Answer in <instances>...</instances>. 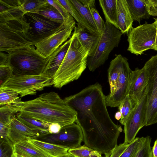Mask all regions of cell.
Listing matches in <instances>:
<instances>
[{
  "label": "cell",
  "instance_id": "6da1fadb",
  "mask_svg": "<svg viewBox=\"0 0 157 157\" xmlns=\"http://www.w3.org/2000/svg\"><path fill=\"white\" fill-rule=\"evenodd\" d=\"M105 96L101 86L96 83L64 99L76 112L77 118L75 123L81 128L83 135L99 134L104 131L121 128L110 118L107 109Z\"/></svg>",
  "mask_w": 157,
  "mask_h": 157
},
{
  "label": "cell",
  "instance_id": "7a4b0ae2",
  "mask_svg": "<svg viewBox=\"0 0 157 157\" xmlns=\"http://www.w3.org/2000/svg\"><path fill=\"white\" fill-rule=\"evenodd\" d=\"M20 113L33 119L61 127L75 123L76 112L54 92L45 93L33 100L22 101Z\"/></svg>",
  "mask_w": 157,
  "mask_h": 157
},
{
  "label": "cell",
  "instance_id": "3957f363",
  "mask_svg": "<svg viewBox=\"0 0 157 157\" xmlns=\"http://www.w3.org/2000/svg\"><path fill=\"white\" fill-rule=\"evenodd\" d=\"M70 44L63 61L52 80L53 86L61 88L78 79L87 67L88 53L83 48L74 31Z\"/></svg>",
  "mask_w": 157,
  "mask_h": 157
},
{
  "label": "cell",
  "instance_id": "277c9868",
  "mask_svg": "<svg viewBox=\"0 0 157 157\" xmlns=\"http://www.w3.org/2000/svg\"><path fill=\"white\" fill-rule=\"evenodd\" d=\"M31 27L25 16L0 22V51L10 54L34 44L29 31Z\"/></svg>",
  "mask_w": 157,
  "mask_h": 157
},
{
  "label": "cell",
  "instance_id": "5b68a950",
  "mask_svg": "<svg viewBox=\"0 0 157 157\" xmlns=\"http://www.w3.org/2000/svg\"><path fill=\"white\" fill-rule=\"evenodd\" d=\"M48 60L49 57H44L31 46L9 54L8 65L13 75H38L42 74Z\"/></svg>",
  "mask_w": 157,
  "mask_h": 157
},
{
  "label": "cell",
  "instance_id": "8992f818",
  "mask_svg": "<svg viewBox=\"0 0 157 157\" xmlns=\"http://www.w3.org/2000/svg\"><path fill=\"white\" fill-rule=\"evenodd\" d=\"M122 34L113 24L105 22L97 48L87 58V66L90 71H94L105 63L110 53L118 46Z\"/></svg>",
  "mask_w": 157,
  "mask_h": 157
},
{
  "label": "cell",
  "instance_id": "52a82bcc",
  "mask_svg": "<svg viewBox=\"0 0 157 157\" xmlns=\"http://www.w3.org/2000/svg\"><path fill=\"white\" fill-rule=\"evenodd\" d=\"M53 79L42 74L35 75H13L0 87L11 89L18 92L21 97L34 95L37 91L53 85Z\"/></svg>",
  "mask_w": 157,
  "mask_h": 157
},
{
  "label": "cell",
  "instance_id": "ba28073f",
  "mask_svg": "<svg viewBox=\"0 0 157 157\" xmlns=\"http://www.w3.org/2000/svg\"><path fill=\"white\" fill-rule=\"evenodd\" d=\"M156 32L155 21L151 24L146 21L142 25L132 27L127 33L129 44L127 50L137 56L152 49L155 41Z\"/></svg>",
  "mask_w": 157,
  "mask_h": 157
},
{
  "label": "cell",
  "instance_id": "9c48e42d",
  "mask_svg": "<svg viewBox=\"0 0 157 157\" xmlns=\"http://www.w3.org/2000/svg\"><path fill=\"white\" fill-rule=\"evenodd\" d=\"M33 139L69 149L81 146L83 137L80 127L74 123L62 127L57 133L41 134Z\"/></svg>",
  "mask_w": 157,
  "mask_h": 157
},
{
  "label": "cell",
  "instance_id": "30bf717a",
  "mask_svg": "<svg viewBox=\"0 0 157 157\" xmlns=\"http://www.w3.org/2000/svg\"><path fill=\"white\" fill-rule=\"evenodd\" d=\"M144 67L148 76L146 124L147 126L157 123V55L152 56Z\"/></svg>",
  "mask_w": 157,
  "mask_h": 157
},
{
  "label": "cell",
  "instance_id": "8fae6325",
  "mask_svg": "<svg viewBox=\"0 0 157 157\" xmlns=\"http://www.w3.org/2000/svg\"><path fill=\"white\" fill-rule=\"evenodd\" d=\"M75 24V20L64 23L56 32L35 43L34 46L36 50L44 57L48 58L71 37Z\"/></svg>",
  "mask_w": 157,
  "mask_h": 157
},
{
  "label": "cell",
  "instance_id": "7c38bea8",
  "mask_svg": "<svg viewBox=\"0 0 157 157\" xmlns=\"http://www.w3.org/2000/svg\"><path fill=\"white\" fill-rule=\"evenodd\" d=\"M147 93V91L137 102L124 125L125 143L133 141L139 130L146 126Z\"/></svg>",
  "mask_w": 157,
  "mask_h": 157
},
{
  "label": "cell",
  "instance_id": "4fadbf2b",
  "mask_svg": "<svg viewBox=\"0 0 157 157\" xmlns=\"http://www.w3.org/2000/svg\"><path fill=\"white\" fill-rule=\"evenodd\" d=\"M24 16L29 23L30 37L34 43L49 36L58 30L63 24L52 21L35 13H27Z\"/></svg>",
  "mask_w": 157,
  "mask_h": 157
},
{
  "label": "cell",
  "instance_id": "5bb4252c",
  "mask_svg": "<svg viewBox=\"0 0 157 157\" xmlns=\"http://www.w3.org/2000/svg\"><path fill=\"white\" fill-rule=\"evenodd\" d=\"M132 71L129 67L128 59L124 57L116 90L112 95L109 94L105 96L107 106L118 107L128 94Z\"/></svg>",
  "mask_w": 157,
  "mask_h": 157
},
{
  "label": "cell",
  "instance_id": "9a60e30c",
  "mask_svg": "<svg viewBox=\"0 0 157 157\" xmlns=\"http://www.w3.org/2000/svg\"><path fill=\"white\" fill-rule=\"evenodd\" d=\"M148 81V74L144 67L132 71L128 92L132 100L137 102L139 101L147 91Z\"/></svg>",
  "mask_w": 157,
  "mask_h": 157
},
{
  "label": "cell",
  "instance_id": "2e32d148",
  "mask_svg": "<svg viewBox=\"0 0 157 157\" xmlns=\"http://www.w3.org/2000/svg\"><path fill=\"white\" fill-rule=\"evenodd\" d=\"M41 134H43L41 132L27 127L15 116L8 125L7 136L13 145L20 141L34 138Z\"/></svg>",
  "mask_w": 157,
  "mask_h": 157
},
{
  "label": "cell",
  "instance_id": "e0dca14e",
  "mask_svg": "<svg viewBox=\"0 0 157 157\" xmlns=\"http://www.w3.org/2000/svg\"><path fill=\"white\" fill-rule=\"evenodd\" d=\"M71 40L70 37L49 57L43 74L53 79L67 52Z\"/></svg>",
  "mask_w": 157,
  "mask_h": 157
},
{
  "label": "cell",
  "instance_id": "ac0fdd59",
  "mask_svg": "<svg viewBox=\"0 0 157 157\" xmlns=\"http://www.w3.org/2000/svg\"><path fill=\"white\" fill-rule=\"evenodd\" d=\"M21 0H0V22L22 17Z\"/></svg>",
  "mask_w": 157,
  "mask_h": 157
},
{
  "label": "cell",
  "instance_id": "d6986e66",
  "mask_svg": "<svg viewBox=\"0 0 157 157\" xmlns=\"http://www.w3.org/2000/svg\"><path fill=\"white\" fill-rule=\"evenodd\" d=\"M74 31L77 34L80 42L84 49L88 52L89 57L94 52L98 44L101 34L92 33L77 24Z\"/></svg>",
  "mask_w": 157,
  "mask_h": 157
},
{
  "label": "cell",
  "instance_id": "ffe728a7",
  "mask_svg": "<svg viewBox=\"0 0 157 157\" xmlns=\"http://www.w3.org/2000/svg\"><path fill=\"white\" fill-rule=\"evenodd\" d=\"M117 26L122 33H127L132 27L134 20L126 0H117Z\"/></svg>",
  "mask_w": 157,
  "mask_h": 157
},
{
  "label": "cell",
  "instance_id": "44dd1931",
  "mask_svg": "<svg viewBox=\"0 0 157 157\" xmlns=\"http://www.w3.org/2000/svg\"><path fill=\"white\" fill-rule=\"evenodd\" d=\"M13 151L25 157H54L28 140L20 141L13 144Z\"/></svg>",
  "mask_w": 157,
  "mask_h": 157
},
{
  "label": "cell",
  "instance_id": "7402d4cb",
  "mask_svg": "<svg viewBox=\"0 0 157 157\" xmlns=\"http://www.w3.org/2000/svg\"><path fill=\"white\" fill-rule=\"evenodd\" d=\"M123 57L121 54L116 55L115 57L110 63L108 70V80L110 90L109 94L110 95L113 94L116 90Z\"/></svg>",
  "mask_w": 157,
  "mask_h": 157
},
{
  "label": "cell",
  "instance_id": "603a6c76",
  "mask_svg": "<svg viewBox=\"0 0 157 157\" xmlns=\"http://www.w3.org/2000/svg\"><path fill=\"white\" fill-rule=\"evenodd\" d=\"M126 1L134 21L140 24L141 20L150 17L146 8L147 0H126Z\"/></svg>",
  "mask_w": 157,
  "mask_h": 157
},
{
  "label": "cell",
  "instance_id": "cb8c5ba5",
  "mask_svg": "<svg viewBox=\"0 0 157 157\" xmlns=\"http://www.w3.org/2000/svg\"><path fill=\"white\" fill-rule=\"evenodd\" d=\"M105 19V22L109 23L118 29L117 0H99Z\"/></svg>",
  "mask_w": 157,
  "mask_h": 157
},
{
  "label": "cell",
  "instance_id": "d4e9b609",
  "mask_svg": "<svg viewBox=\"0 0 157 157\" xmlns=\"http://www.w3.org/2000/svg\"><path fill=\"white\" fill-rule=\"evenodd\" d=\"M28 140L54 157L66 154L68 153L69 150V149L67 148L33 138H29Z\"/></svg>",
  "mask_w": 157,
  "mask_h": 157
},
{
  "label": "cell",
  "instance_id": "484cf974",
  "mask_svg": "<svg viewBox=\"0 0 157 157\" xmlns=\"http://www.w3.org/2000/svg\"><path fill=\"white\" fill-rule=\"evenodd\" d=\"M67 11L77 21V24L86 29L90 32L97 34H101L91 26L83 18L79 13L72 5L69 0H58Z\"/></svg>",
  "mask_w": 157,
  "mask_h": 157
},
{
  "label": "cell",
  "instance_id": "4316f807",
  "mask_svg": "<svg viewBox=\"0 0 157 157\" xmlns=\"http://www.w3.org/2000/svg\"><path fill=\"white\" fill-rule=\"evenodd\" d=\"M17 119L29 128L42 132L49 133L48 128L50 123L44 122L25 115L19 112L16 116Z\"/></svg>",
  "mask_w": 157,
  "mask_h": 157
},
{
  "label": "cell",
  "instance_id": "83f0119b",
  "mask_svg": "<svg viewBox=\"0 0 157 157\" xmlns=\"http://www.w3.org/2000/svg\"><path fill=\"white\" fill-rule=\"evenodd\" d=\"M32 13H37L50 21L61 24L66 23L64 22L63 17L58 11L48 2Z\"/></svg>",
  "mask_w": 157,
  "mask_h": 157
},
{
  "label": "cell",
  "instance_id": "f1b7e54d",
  "mask_svg": "<svg viewBox=\"0 0 157 157\" xmlns=\"http://www.w3.org/2000/svg\"><path fill=\"white\" fill-rule=\"evenodd\" d=\"M19 93L13 90L0 87V106L13 104L20 106L22 102Z\"/></svg>",
  "mask_w": 157,
  "mask_h": 157
},
{
  "label": "cell",
  "instance_id": "f546056e",
  "mask_svg": "<svg viewBox=\"0 0 157 157\" xmlns=\"http://www.w3.org/2000/svg\"><path fill=\"white\" fill-rule=\"evenodd\" d=\"M20 110V106L13 104L0 106V122L9 125L15 114Z\"/></svg>",
  "mask_w": 157,
  "mask_h": 157
},
{
  "label": "cell",
  "instance_id": "4dcf8cb0",
  "mask_svg": "<svg viewBox=\"0 0 157 157\" xmlns=\"http://www.w3.org/2000/svg\"><path fill=\"white\" fill-rule=\"evenodd\" d=\"M69 0L84 20L91 26L98 31L89 8L83 5L79 0Z\"/></svg>",
  "mask_w": 157,
  "mask_h": 157
},
{
  "label": "cell",
  "instance_id": "1f68e13d",
  "mask_svg": "<svg viewBox=\"0 0 157 157\" xmlns=\"http://www.w3.org/2000/svg\"><path fill=\"white\" fill-rule=\"evenodd\" d=\"M68 152L75 157H102L98 151L85 145L69 149Z\"/></svg>",
  "mask_w": 157,
  "mask_h": 157
},
{
  "label": "cell",
  "instance_id": "d6a6232c",
  "mask_svg": "<svg viewBox=\"0 0 157 157\" xmlns=\"http://www.w3.org/2000/svg\"><path fill=\"white\" fill-rule=\"evenodd\" d=\"M143 140V137H136L129 145L120 157H135L141 147Z\"/></svg>",
  "mask_w": 157,
  "mask_h": 157
},
{
  "label": "cell",
  "instance_id": "836d02e7",
  "mask_svg": "<svg viewBox=\"0 0 157 157\" xmlns=\"http://www.w3.org/2000/svg\"><path fill=\"white\" fill-rule=\"evenodd\" d=\"M22 10L25 14L33 13L47 3L46 0H21Z\"/></svg>",
  "mask_w": 157,
  "mask_h": 157
},
{
  "label": "cell",
  "instance_id": "e575fe53",
  "mask_svg": "<svg viewBox=\"0 0 157 157\" xmlns=\"http://www.w3.org/2000/svg\"><path fill=\"white\" fill-rule=\"evenodd\" d=\"M151 142V138L150 136L143 137L142 144L135 157H152Z\"/></svg>",
  "mask_w": 157,
  "mask_h": 157
},
{
  "label": "cell",
  "instance_id": "d590c367",
  "mask_svg": "<svg viewBox=\"0 0 157 157\" xmlns=\"http://www.w3.org/2000/svg\"><path fill=\"white\" fill-rule=\"evenodd\" d=\"M125 106L124 116L120 120V122L123 125L124 124L129 115L136 105L137 102L132 100L128 94L123 101Z\"/></svg>",
  "mask_w": 157,
  "mask_h": 157
},
{
  "label": "cell",
  "instance_id": "8d00e7d4",
  "mask_svg": "<svg viewBox=\"0 0 157 157\" xmlns=\"http://www.w3.org/2000/svg\"><path fill=\"white\" fill-rule=\"evenodd\" d=\"M47 2L54 7L63 17L64 22L69 23L74 21V18L67 11L58 0H46Z\"/></svg>",
  "mask_w": 157,
  "mask_h": 157
},
{
  "label": "cell",
  "instance_id": "74e56055",
  "mask_svg": "<svg viewBox=\"0 0 157 157\" xmlns=\"http://www.w3.org/2000/svg\"><path fill=\"white\" fill-rule=\"evenodd\" d=\"M13 152V144L8 138L0 140V157H12Z\"/></svg>",
  "mask_w": 157,
  "mask_h": 157
},
{
  "label": "cell",
  "instance_id": "f35d334b",
  "mask_svg": "<svg viewBox=\"0 0 157 157\" xmlns=\"http://www.w3.org/2000/svg\"><path fill=\"white\" fill-rule=\"evenodd\" d=\"M13 75L12 67L8 65L0 66V86Z\"/></svg>",
  "mask_w": 157,
  "mask_h": 157
},
{
  "label": "cell",
  "instance_id": "ab89813d",
  "mask_svg": "<svg viewBox=\"0 0 157 157\" xmlns=\"http://www.w3.org/2000/svg\"><path fill=\"white\" fill-rule=\"evenodd\" d=\"M88 7L89 8L94 21L97 26L98 30L99 33L101 34L104 27L105 22H104L100 16L96 7Z\"/></svg>",
  "mask_w": 157,
  "mask_h": 157
},
{
  "label": "cell",
  "instance_id": "60d3db41",
  "mask_svg": "<svg viewBox=\"0 0 157 157\" xmlns=\"http://www.w3.org/2000/svg\"><path fill=\"white\" fill-rule=\"evenodd\" d=\"M129 145V144L124 143L117 145L112 149L109 157H120Z\"/></svg>",
  "mask_w": 157,
  "mask_h": 157
},
{
  "label": "cell",
  "instance_id": "b9f144b4",
  "mask_svg": "<svg viewBox=\"0 0 157 157\" xmlns=\"http://www.w3.org/2000/svg\"><path fill=\"white\" fill-rule=\"evenodd\" d=\"M146 8L150 16H157V0H147Z\"/></svg>",
  "mask_w": 157,
  "mask_h": 157
},
{
  "label": "cell",
  "instance_id": "7bdbcfd3",
  "mask_svg": "<svg viewBox=\"0 0 157 157\" xmlns=\"http://www.w3.org/2000/svg\"><path fill=\"white\" fill-rule=\"evenodd\" d=\"M8 125L0 122V140L7 139Z\"/></svg>",
  "mask_w": 157,
  "mask_h": 157
},
{
  "label": "cell",
  "instance_id": "ee69618b",
  "mask_svg": "<svg viewBox=\"0 0 157 157\" xmlns=\"http://www.w3.org/2000/svg\"><path fill=\"white\" fill-rule=\"evenodd\" d=\"M61 128V125L58 123H51L49 125L48 130L50 133H57L60 131Z\"/></svg>",
  "mask_w": 157,
  "mask_h": 157
},
{
  "label": "cell",
  "instance_id": "f6af8a7d",
  "mask_svg": "<svg viewBox=\"0 0 157 157\" xmlns=\"http://www.w3.org/2000/svg\"><path fill=\"white\" fill-rule=\"evenodd\" d=\"M8 54L0 51V66L8 65Z\"/></svg>",
  "mask_w": 157,
  "mask_h": 157
},
{
  "label": "cell",
  "instance_id": "bcb514c9",
  "mask_svg": "<svg viewBox=\"0 0 157 157\" xmlns=\"http://www.w3.org/2000/svg\"><path fill=\"white\" fill-rule=\"evenodd\" d=\"M84 6L90 7H95V1L94 0H79Z\"/></svg>",
  "mask_w": 157,
  "mask_h": 157
},
{
  "label": "cell",
  "instance_id": "7dc6e473",
  "mask_svg": "<svg viewBox=\"0 0 157 157\" xmlns=\"http://www.w3.org/2000/svg\"><path fill=\"white\" fill-rule=\"evenodd\" d=\"M152 157H157V139L152 149Z\"/></svg>",
  "mask_w": 157,
  "mask_h": 157
},
{
  "label": "cell",
  "instance_id": "c3c4849f",
  "mask_svg": "<svg viewBox=\"0 0 157 157\" xmlns=\"http://www.w3.org/2000/svg\"><path fill=\"white\" fill-rule=\"evenodd\" d=\"M155 19V21H156V32L155 42L153 47L152 49L154 50L155 51H157V18L156 19Z\"/></svg>",
  "mask_w": 157,
  "mask_h": 157
},
{
  "label": "cell",
  "instance_id": "681fc988",
  "mask_svg": "<svg viewBox=\"0 0 157 157\" xmlns=\"http://www.w3.org/2000/svg\"><path fill=\"white\" fill-rule=\"evenodd\" d=\"M115 117L116 119L118 121L121 119L122 117V115L121 112L119 111L116 113Z\"/></svg>",
  "mask_w": 157,
  "mask_h": 157
},
{
  "label": "cell",
  "instance_id": "f907efd6",
  "mask_svg": "<svg viewBox=\"0 0 157 157\" xmlns=\"http://www.w3.org/2000/svg\"><path fill=\"white\" fill-rule=\"evenodd\" d=\"M12 157H25L22 156L16 152L13 151L12 154Z\"/></svg>",
  "mask_w": 157,
  "mask_h": 157
},
{
  "label": "cell",
  "instance_id": "816d5d0a",
  "mask_svg": "<svg viewBox=\"0 0 157 157\" xmlns=\"http://www.w3.org/2000/svg\"><path fill=\"white\" fill-rule=\"evenodd\" d=\"M70 153H68L66 154L55 157H69Z\"/></svg>",
  "mask_w": 157,
  "mask_h": 157
},
{
  "label": "cell",
  "instance_id": "f5cc1de1",
  "mask_svg": "<svg viewBox=\"0 0 157 157\" xmlns=\"http://www.w3.org/2000/svg\"><path fill=\"white\" fill-rule=\"evenodd\" d=\"M69 157H75L72 155L70 154V155H69Z\"/></svg>",
  "mask_w": 157,
  "mask_h": 157
}]
</instances>
